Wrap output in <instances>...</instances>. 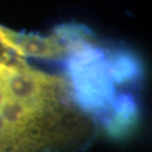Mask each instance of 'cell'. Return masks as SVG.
I'll use <instances>...</instances> for the list:
<instances>
[{
	"label": "cell",
	"mask_w": 152,
	"mask_h": 152,
	"mask_svg": "<svg viewBox=\"0 0 152 152\" xmlns=\"http://www.w3.org/2000/svg\"><path fill=\"white\" fill-rule=\"evenodd\" d=\"M97 132L66 77L15 55L0 61V152H79Z\"/></svg>",
	"instance_id": "6da1fadb"
},
{
	"label": "cell",
	"mask_w": 152,
	"mask_h": 152,
	"mask_svg": "<svg viewBox=\"0 0 152 152\" xmlns=\"http://www.w3.org/2000/svg\"><path fill=\"white\" fill-rule=\"evenodd\" d=\"M0 44L9 53L20 59L66 60L70 53L69 38L64 25L55 28L50 35L17 32L0 25Z\"/></svg>",
	"instance_id": "7a4b0ae2"
},
{
	"label": "cell",
	"mask_w": 152,
	"mask_h": 152,
	"mask_svg": "<svg viewBox=\"0 0 152 152\" xmlns=\"http://www.w3.org/2000/svg\"><path fill=\"white\" fill-rule=\"evenodd\" d=\"M10 55H12L11 53H9L7 50L0 44V61H2V60H5V59H7V58H9Z\"/></svg>",
	"instance_id": "3957f363"
}]
</instances>
